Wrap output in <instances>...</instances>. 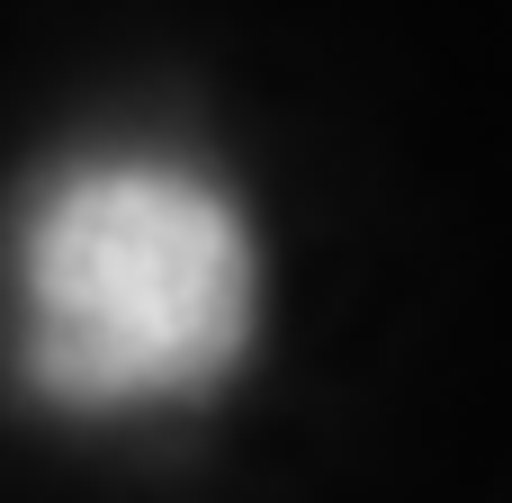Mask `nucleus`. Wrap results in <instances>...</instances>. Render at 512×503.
Listing matches in <instances>:
<instances>
[{
    "instance_id": "nucleus-1",
    "label": "nucleus",
    "mask_w": 512,
    "mask_h": 503,
    "mask_svg": "<svg viewBox=\"0 0 512 503\" xmlns=\"http://www.w3.org/2000/svg\"><path fill=\"white\" fill-rule=\"evenodd\" d=\"M27 378L54 405H171L234 378L261 306L252 234L225 189L171 162L72 171L18 252Z\"/></svg>"
}]
</instances>
